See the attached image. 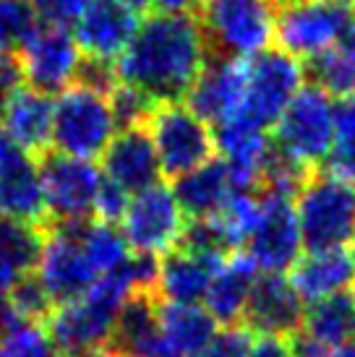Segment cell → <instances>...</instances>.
<instances>
[{"label":"cell","instance_id":"e575fe53","mask_svg":"<svg viewBox=\"0 0 355 357\" xmlns=\"http://www.w3.org/2000/svg\"><path fill=\"white\" fill-rule=\"evenodd\" d=\"M251 342L254 339L248 334V326H243V324L225 326L222 331H217L215 337L209 339L194 357H248Z\"/></svg>","mask_w":355,"mask_h":357},{"label":"cell","instance_id":"6da1fadb","mask_svg":"<svg viewBox=\"0 0 355 357\" xmlns=\"http://www.w3.org/2000/svg\"><path fill=\"white\" fill-rule=\"evenodd\" d=\"M209 58V42L191 13H149L138 21L129 47L115 60L120 84L154 105L180 102Z\"/></svg>","mask_w":355,"mask_h":357},{"label":"cell","instance_id":"7402d4cb","mask_svg":"<svg viewBox=\"0 0 355 357\" xmlns=\"http://www.w3.org/2000/svg\"><path fill=\"white\" fill-rule=\"evenodd\" d=\"M3 136L27 154H45L52 136V97L24 86L0 107Z\"/></svg>","mask_w":355,"mask_h":357},{"label":"cell","instance_id":"83f0119b","mask_svg":"<svg viewBox=\"0 0 355 357\" xmlns=\"http://www.w3.org/2000/svg\"><path fill=\"white\" fill-rule=\"evenodd\" d=\"M308 337L321 342L324 347L335 349L355 339V289H345L329 298L311 303L303 313V326Z\"/></svg>","mask_w":355,"mask_h":357},{"label":"cell","instance_id":"681fc988","mask_svg":"<svg viewBox=\"0 0 355 357\" xmlns=\"http://www.w3.org/2000/svg\"><path fill=\"white\" fill-rule=\"evenodd\" d=\"M350 3H355V0H350Z\"/></svg>","mask_w":355,"mask_h":357},{"label":"cell","instance_id":"c3c4849f","mask_svg":"<svg viewBox=\"0 0 355 357\" xmlns=\"http://www.w3.org/2000/svg\"><path fill=\"white\" fill-rule=\"evenodd\" d=\"M123 3H126L129 8L138 10V13H141V10H147V8H152V0H123Z\"/></svg>","mask_w":355,"mask_h":357},{"label":"cell","instance_id":"484cf974","mask_svg":"<svg viewBox=\"0 0 355 357\" xmlns=\"http://www.w3.org/2000/svg\"><path fill=\"white\" fill-rule=\"evenodd\" d=\"M217 326L198 303H159V334L168 357H194L217 334Z\"/></svg>","mask_w":355,"mask_h":357},{"label":"cell","instance_id":"d6a6232c","mask_svg":"<svg viewBox=\"0 0 355 357\" xmlns=\"http://www.w3.org/2000/svg\"><path fill=\"white\" fill-rule=\"evenodd\" d=\"M110 109H113V120L115 128H141L147 126L149 115L154 109V102L149 100L147 94H141L138 89L129 86V84H118L115 89L110 91Z\"/></svg>","mask_w":355,"mask_h":357},{"label":"cell","instance_id":"7c38bea8","mask_svg":"<svg viewBox=\"0 0 355 357\" xmlns=\"http://www.w3.org/2000/svg\"><path fill=\"white\" fill-rule=\"evenodd\" d=\"M81 225H45V243L37 261L40 279L55 305L76 300L99 279L97 268L92 266L84 243Z\"/></svg>","mask_w":355,"mask_h":357},{"label":"cell","instance_id":"b9f144b4","mask_svg":"<svg viewBox=\"0 0 355 357\" xmlns=\"http://www.w3.org/2000/svg\"><path fill=\"white\" fill-rule=\"evenodd\" d=\"M248 357H296L290 347V337H272V334H259L251 342Z\"/></svg>","mask_w":355,"mask_h":357},{"label":"cell","instance_id":"8d00e7d4","mask_svg":"<svg viewBox=\"0 0 355 357\" xmlns=\"http://www.w3.org/2000/svg\"><path fill=\"white\" fill-rule=\"evenodd\" d=\"M29 3L40 24L71 29L81 19V13L87 10L92 0H29Z\"/></svg>","mask_w":355,"mask_h":357},{"label":"cell","instance_id":"277c9868","mask_svg":"<svg viewBox=\"0 0 355 357\" xmlns=\"http://www.w3.org/2000/svg\"><path fill=\"white\" fill-rule=\"evenodd\" d=\"M198 24L215 55L248 60L275 42L277 0H201Z\"/></svg>","mask_w":355,"mask_h":357},{"label":"cell","instance_id":"ab89813d","mask_svg":"<svg viewBox=\"0 0 355 357\" xmlns=\"http://www.w3.org/2000/svg\"><path fill=\"white\" fill-rule=\"evenodd\" d=\"M335 146H355V94L335 105Z\"/></svg>","mask_w":355,"mask_h":357},{"label":"cell","instance_id":"44dd1931","mask_svg":"<svg viewBox=\"0 0 355 357\" xmlns=\"http://www.w3.org/2000/svg\"><path fill=\"white\" fill-rule=\"evenodd\" d=\"M108 344L118 357H165L154 292H136L123 303Z\"/></svg>","mask_w":355,"mask_h":357},{"label":"cell","instance_id":"836d02e7","mask_svg":"<svg viewBox=\"0 0 355 357\" xmlns=\"http://www.w3.org/2000/svg\"><path fill=\"white\" fill-rule=\"evenodd\" d=\"M8 300L10 305H13V310L19 313L21 321H27V324H42V321H48L52 307H55V303L48 295L45 284L34 274L21 279L19 284L8 292Z\"/></svg>","mask_w":355,"mask_h":357},{"label":"cell","instance_id":"f546056e","mask_svg":"<svg viewBox=\"0 0 355 357\" xmlns=\"http://www.w3.org/2000/svg\"><path fill=\"white\" fill-rule=\"evenodd\" d=\"M81 243H84V250H87L89 261L97 268L99 277L115 271L131 253L123 232L108 222H92V219L84 222L81 225Z\"/></svg>","mask_w":355,"mask_h":357},{"label":"cell","instance_id":"ac0fdd59","mask_svg":"<svg viewBox=\"0 0 355 357\" xmlns=\"http://www.w3.org/2000/svg\"><path fill=\"white\" fill-rule=\"evenodd\" d=\"M138 10L123 0H92L73 24V37L89 58L118 60L138 29Z\"/></svg>","mask_w":355,"mask_h":357},{"label":"cell","instance_id":"9a60e30c","mask_svg":"<svg viewBox=\"0 0 355 357\" xmlns=\"http://www.w3.org/2000/svg\"><path fill=\"white\" fill-rule=\"evenodd\" d=\"M0 217L48 225L37 159L0 133Z\"/></svg>","mask_w":355,"mask_h":357},{"label":"cell","instance_id":"f35d334b","mask_svg":"<svg viewBox=\"0 0 355 357\" xmlns=\"http://www.w3.org/2000/svg\"><path fill=\"white\" fill-rule=\"evenodd\" d=\"M27 76H24V66L16 50H0V107L3 102L13 97L19 89H24Z\"/></svg>","mask_w":355,"mask_h":357},{"label":"cell","instance_id":"cb8c5ba5","mask_svg":"<svg viewBox=\"0 0 355 357\" xmlns=\"http://www.w3.org/2000/svg\"><path fill=\"white\" fill-rule=\"evenodd\" d=\"M238 190L233 172L222 157H212L191 172L175 178L173 193L180 211L188 219H207L219 214L230 196Z\"/></svg>","mask_w":355,"mask_h":357},{"label":"cell","instance_id":"603a6c76","mask_svg":"<svg viewBox=\"0 0 355 357\" xmlns=\"http://www.w3.org/2000/svg\"><path fill=\"white\" fill-rule=\"evenodd\" d=\"M290 284L303 303L353 289L355 284V253L353 248L340 250H308L290 268Z\"/></svg>","mask_w":355,"mask_h":357},{"label":"cell","instance_id":"d4e9b609","mask_svg":"<svg viewBox=\"0 0 355 357\" xmlns=\"http://www.w3.org/2000/svg\"><path fill=\"white\" fill-rule=\"evenodd\" d=\"M259 268L254 261L243 253L236 250L219 264L217 274L209 284L207 295H204V307L209 316L215 318L222 326H238L243 324V313H246L251 289L256 284Z\"/></svg>","mask_w":355,"mask_h":357},{"label":"cell","instance_id":"f6af8a7d","mask_svg":"<svg viewBox=\"0 0 355 357\" xmlns=\"http://www.w3.org/2000/svg\"><path fill=\"white\" fill-rule=\"evenodd\" d=\"M198 0H152V8L159 13H191Z\"/></svg>","mask_w":355,"mask_h":357},{"label":"cell","instance_id":"8992f818","mask_svg":"<svg viewBox=\"0 0 355 357\" xmlns=\"http://www.w3.org/2000/svg\"><path fill=\"white\" fill-rule=\"evenodd\" d=\"M115 120L105 94L84 86H68L52 100V151L76 159L102 157L115 136Z\"/></svg>","mask_w":355,"mask_h":357},{"label":"cell","instance_id":"4316f807","mask_svg":"<svg viewBox=\"0 0 355 357\" xmlns=\"http://www.w3.org/2000/svg\"><path fill=\"white\" fill-rule=\"evenodd\" d=\"M45 243V225L0 217V295L37 271Z\"/></svg>","mask_w":355,"mask_h":357},{"label":"cell","instance_id":"4fadbf2b","mask_svg":"<svg viewBox=\"0 0 355 357\" xmlns=\"http://www.w3.org/2000/svg\"><path fill=\"white\" fill-rule=\"evenodd\" d=\"M183 229L186 214L178 206L173 188L162 183L131 196L129 208L120 219V232L133 253H168L178 245Z\"/></svg>","mask_w":355,"mask_h":357},{"label":"cell","instance_id":"d590c367","mask_svg":"<svg viewBox=\"0 0 355 357\" xmlns=\"http://www.w3.org/2000/svg\"><path fill=\"white\" fill-rule=\"evenodd\" d=\"M76 86H84V89H92L97 94H110V91L118 86V70H115V63L113 60H102V58H89L84 55L81 58V66L76 70Z\"/></svg>","mask_w":355,"mask_h":357},{"label":"cell","instance_id":"9c48e42d","mask_svg":"<svg viewBox=\"0 0 355 357\" xmlns=\"http://www.w3.org/2000/svg\"><path fill=\"white\" fill-rule=\"evenodd\" d=\"M159 169L168 178H180L215 157V130L180 102L154 105L147 120Z\"/></svg>","mask_w":355,"mask_h":357},{"label":"cell","instance_id":"74e56055","mask_svg":"<svg viewBox=\"0 0 355 357\" xmlns=\"http://www.w3.org/2000/svg\"><path fill=\"white\" fill-rule=\"evenodd\" d=\"M131 196L126 190H120L118 185H113L110 180L102 178V185H99L97 201H94V217L97 222H108V225H118L126 208H129Z\"/></svg>","mask_w":355,"mask_h":357},{"label":"cell","instance_id":"60d3db41","mask_svg":"<svg viewBox=\"0 0 355 357\" xmlns=\"http://www.w3.org/2000/svg\"><path fill=\"white\" fill-rule=\"evenodd\" d=\"M324 165L326 172H332L340 180H345L350 188H355V146H335Z\"/></svg>","mask_w":355,"mask_h":357},{"label":"cell","instance_id":"7a4b0ae2","mask_svg":"<svg viewBox=\"0 0 355 357\" xmlns=\"http://www.w3.org/2000/svg\"><path fill=\"white\" fill-rule=\"evenodd\" d=\"M131 295L136 292L120 264L115 271L99 277L81 298L52 307L45 324H48V334L55 349L60 355H68L76 349L108 344L115 318Z\"/></svg>","mask_w":355,"mask_h":357},{"label":"cell","instance_id":"bcb514c9","mask_svg":"<svg viewBox=\"0 0 355 357\" xmlns=\"http://www.w3.org/2000/svg\"><path fill=\"white\" fill-rule=\"evenodd\" d=\"M60 357H118L113 352L110 344H97V347H87V349H76V352H68V355Z\"/></svg>","mask_w":355,"mask_h":357},{"label":"cell","instance_id":"d6986e66","mask_svg":"<svg viewBox=\"0 0 355 357\" xmlns=\"http://www.w3.org/2000/svg\"><path fill=\"white\" fill-rule=\"evenodd\" d=\"M303 300L290 284L285 274H261L251 289L243 324L254 334H272V337H293L303 326Z\"/></svg>","mask_w":355,"mask_h":357},{"label":"cell","instance_id":"4dcf8cb0","mask_svg":"<svg viewBox=\"0 0 355 357\" xmlns=\"http://www.w3.org/2000/svg\"><path fill=\"white\" fill-rule=\"evenodd\" d=\"M37 26L29 0H0V50H19Z\"/></svg>","mask_w":355,"mask_h":357},{"label":"cell","instance_id":"5b68a950","mask_svg":"<svg viewBox=\"0 0 355 357\" xmlns=\"http://www.w3.org/2000/svg\"><path fill=\"white\" fill-rule=\"evenodd\" d=\"M353 24L350 0H280L275 40L298 60H311L340 45Z\"/></svg>","mask_w":355,"mask_h":357},{"label":"cell","instance_id":"3957f363","mask_svg":"<svg viewBox=\"0 0 355 357\" xmlns=\"http://www.w3.org/2000/svg\"><path fill=\"white\" fill-rule=\"evenodd\" d=\"M293 204L306 250L355 248V188L345 180L314 172Z\"/></svg>","mask_w":355,"mask_h":357},{"label":"cell","instance_id":"52a82bcc","mask_svg":"<svg viewBox=\"0 0 355 357\" xmlns=\"http://www.w3.org/2000/svg\"><path fill=\"white\" fill-rule=\"evenodd\" d=\"M306 81V66L282 47H266L246 60L240 118L269 130Z\"/></svg>","mask_w":355,"mask_h":357},{"label":"cell","instance_id":"e0dca14e","mask_svg":"<svg viewBox=\"0 0 355 357\" xmlns=\"http://www.w3.org/2000/svg\"><path fill=\"white\" fill-rule=\"evenodd\" d=\"M159 159L147 126L118 130L102 154V178L136 196L159 183Z\"/></svg>","mask_w":355,"mask_h":357},{"label":"cell","instance_id":"7bdbcfd3","mask_svg":"<svg viewBox=\"0 0 355 357\" xmlns=\"http://www.w3.org/2000/svg\"><path fill=\"white\" fill-rule=\"evenodd\" d=\"M290 347H293L296 357H329V347L316 342L314 337H308L306 331H300V328L290 337Z\"/></svg>","mask_w":355,"mask_h":357},{"label":"cell","instance_id":"ba28073f","mask_svg":"<svg viewBox=\"0 0 355 357\" xmlns=\"http://www.w3.org/2000/svg\"><path fill=\"white\" fill-rule=\"evenodd\" d=\"M275 146L316 169L335 149V102L316 84L303 86L275 123Z\"/></svg>","mask_w":355,"mask_h":357},{"label":"cell","instance_id":"30bf717a","mask_svg":"<svg viewBox=\"0 0 355 357\" xmlns=\"http://www.w3.org/2000/svg\"><path fill=\"white\" fill-rule=\"evenodd\" d=\"M48 208V225H79L94 217L102 172L89 159L45 151L37 159Z\"/></svg>","mask_w":355,"mask_h":357},{"label":"cell","instance_id":"1f68e13d","mask_svg":"<svg viewBox=\"0 0 355 357\" xmlns=\"http://www.w3.org/2000/svg\"><path fill=\"white\" fill-rule=\"evenodd\" d=\"M0 357H60L42 324H19L0 339Z\"/></svg>","mask_w":355,"mask_h":357},{"label":"cell","instance_id":"8fae6325","mask_svg":"<svg viewBox=\"0 0 355 357\" xmlns=\"http://www.w3.org/2000/svg\"><path fill=\"white\" fill-rule=\"evenodd\" d=\"M293 201L296 199L282 193L259 190V219L243 245V253L261 274H285L300 258L303 240Z\"/></svg>","mask_w":355,"mask_h":357},{"label":"cell","instance_id":"f1b7e54d","mask_svg":"<svg viewBox=\"0 0 355 357\" xmlns=\"http://www.w3.org/2000/svg\"><path fill=\"white\" fill-rule=\"evenodd\" d=\"M306 79L324 89L329 97H350L355 94V50L345 40L332 50L321 52L306 63Z\"/></svg>","mask_w":355,"mask_h":357},{"label":"cell","instance_id":"5bb4252c","mask_svg":"<svg viewBox=\"0 0 355 357\" xmlns=\"http://www.w3.org/2000/svg\"><path fill=\"white\" fill-rule=\"evenodd\" d=\"M16 52L27 84L42 94H60L68 89L76 81V70L84 58L73 31L48 24H40Z\"/></svg>","mask_w":355,"mask_h":357},{"label":"cell","instance_id":"ee69618b","mask_svg":"<svg viewBox=\"0 0 355 357\" xmlns=\"http://www.w3.org/2000/svg\"><path fill=\"white\" fill-rule=\"evenodd\" d=\"M19 324H24L19 318V313L13 310V305H10L8 295H0V339L8 334L10 328H16Z\"/></svg>","mask_w":355,"mask_h":357},{"label":"cell","instance_id":"2e32d148","mask_svg":"<svg viewBox=\"0 0 355 357\" xmlns=\"http://www.w3.org/2000/svg\"><path fill=\"white\" fill-rule=\"evenodd\" d=\"M243 81H246V60L212 52L183 97L186 107L209 126H219L240 112Z\"/></svg>","mask_w":355,"mask_h":357},{"label":"cell","instance_id":"7dc6e473","mask_svg":"<svg viewBox=\"0 0 355 357\" xmlns=\"http://www.w3.org/2000/svg\"><path fill=\"white\" fill-rule=\"evenodd\" d=\"M329 357H355V339L340 344V347H335V349H329Z\"/></svg>","mask_w":355,"mask_h":357},{"label":"cell","instance_id":"ffe728a7","mask_svg":"<svg viewBox=\"0 0 355 357\" xmlns=\"http://www.w3.org/2000/svg\"><path fill=\"white\" fill-rule=\"evenodd\" d=\"M222 261L225 258L175 245L165 253V258H159L154 295L159 303H201Z\"/></svg>","mask_w":355,"mask_h":357}]
</instances>
